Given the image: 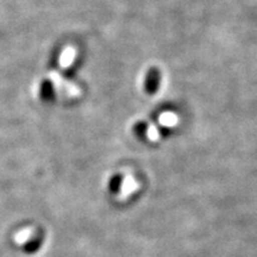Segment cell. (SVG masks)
Instances as JSON below:
<instances>
[{
	"instance_id": "3",
	"label": "cell",
	"mask_w": 257,
	"mask_h": 257,
	"mask_svg": "<svg viewBox=\"0 0 257 257\" xmlns=\"http://www.w3.org/2000/svg\"><path fill=\"white\" fill-rule=\"evenodd\" d=\"M40 95L41 99L44 102H50L55 100V87H54V83L50 81V80H44L43 82L41 83L40 87Z\"/></svg>"
},
{
	"instance_id": "1",
	"label": "cell",
	"mask_w": 257,
	"mask_h": 257,
	"mask_svg": "<svg viewBox=\"0 0 257 257\" xmlns=\"http://www.w3.org/2000/svg\"><path fill=\"white\" fill-rule=\"evenodd\" d=\"M161 80H162V74H161V70L159 68L152 67L148 70L146 80H144V91H146L147 94L154 95L159 92Z\"/></svg>"
},
{
	"instance_id": "2",
	"label": "cell",
	"mask_w": 257,
	"mask_h": 257,
	"mask_svg": "<svg viewBox=\"0 0 257 257\" xmlns=\"http://www.w3.org/2000/svg\"><path fill=\"white\" fill-rule=\"evenodd\" d=\"M43 242H44L43 231H38V232L35 234V236L32 237L30 240H28V242L25 243V245L23 248L24 252L30 253V255H31V253L37 252L38 250L41 249V246H42V244H43Z\"/></svg>"
},
{
	"instance_id": "5",
	"label": "cell",
	"mask_w": 257,
	"mask_h": 257,
	"mask_svg": "<svg viewBox=\"0 0 257 257\" xmlns=\"http://www.w3.org/2000/svg\"><path fill=\"white\" fill-rule=\"evenodd\" d=\"M148 128H149V126H148V124L146 123V121H138V123L135 124L133 130H134L135 135H136L138 138H141V140H144V138L147 137Z\"/></svg>"
},
{
	"instance_id": "4",
	"label": "cell",
	"mask_w": 257,
	"mask_h": 257,
	"mask_svg": "<svg viewBox=\"0 0 257 257\" xmlns=\"http://www.w3.org/2000/svg\"><path fill=\"white\" fill-rule=\"evenodd\" d=\"M123 175L121 174H115L110 179V182H108V191H110L111 194H118L120 192L121 186H123Z\"/></svg>"
}]
</instances>
